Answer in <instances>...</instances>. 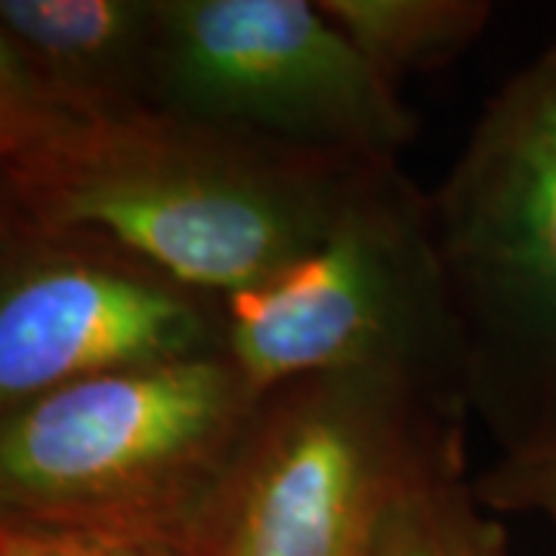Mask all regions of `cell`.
Here are the masks:
<instances>
[{"instance_id": "1", "label": "cell", "mask_w": 556, "mask_h": 556, "mask_svg": "<svg viewBox=\"0 0 556 556\" xmlns=\"http://www.w3.org/2000/svg\"><path fill=\"white\" fill-rule=\"evenodd\" d=\"M199 121H78L25 161L43 226L115 241L179 285L226 300L328 236L358 167Z\"/></svg>"}, {"instance_id": "2", "label": "cell", "mask_w": 556, "mask_h": 556, "mask_svg": "<svg viewBox=\"0 0 556 556\" xmlns=\"http://www.w3.org/2000/svg\"><path fill=\"white\" fill-rule=\"evenodd\" d=\"M260 399L223 350L53 390L0 417V519L199 556Z\"/></svg>"}, {"instance_id": "3", "label": "cell", "mask_w": 556, "mask_h": 556, "mask_svg": "<svg viewBox=\"0 0 556 556\" xmlns=\"http://www.w3.org/2000/svg\"><path fill=\"white\" fill-rule=\"evenodd\" d=\"M427 217L467 408L526 448L556 430V43L482 105Z\"/></svg>"}, {"instance_id": "4", "label": "cell", "mask_w": 556, "mask_h": 556, "mask_svg": "<svg viewBox=\"0 0 556 556\" xmlns=\"http://www.w3.org/2000/svg\"><path fill=\"white\" fill-rule=\"evenodd\" d=\"M467 405L399 371H328L260 399L199 556H368L417 482L464 467Z\"/></svg>"}, {"instance_id": "5", "label": "cell", "mask_w": 556, "mask_h": 556, "mask_svg": "<svg viewBox=\"0 0 556 556\" xmlns=\"http://www.w3.org/2000/svg\"><path fill=\"white\" fill-rule=\"evenodd\" d=\"M223 353L260 393L306 375L399 371L467 405L427 192L399 161L362 164L318 248L223 300Z\"/></svg>"}, {"instance_id": "6", "label": "cell", "mask_w": 556, "mask_h": 556, "mask_svg": "<svg viewBox=\"0 0 556 556\" xmlns=\"http://www.w3.org/2000/svg\"><path fill=\"white\" fill-rule=\"evenodd\" d=\"M149 109L353 161H399L417 130L318 0H159Z\"/></svg>"}, {"instance_id": "7", "label": "cell", "mask_w": 556, "mask_h": 556, "mask_svg": "<svg viewBox=\"0 0 556 556\" xmlns=\"http://www.w3.org/2000/svg\"><path fill=\"white\" fill-rule=\"evenodd\" d=\"M223 350V300L115 244L50 251L0 285V417L68 383Z\"/></svg>"}, {"instance_id": "8", "label": "cell", "mask_w": 556, "mask_h": 556, "mask_svg": "<svg viewBox=\"0 0 556 556\" xmlns=\"http://www.w3.org/2000/svg\"><path fill=\"white\" fill-rule=\"evenodd\" d=\"M0 25L31 68L40 62L60 80V105L65 93L78 121L149 109L159 0H0Z\"/></svg>"}, {"instance_id": "9", "label": "cell", "mask_w": 556, "mask_h": 556, "mask_svg": "<svg viewBox=\"0 0 556 556\" xmlns=\"http://www.w3.org/2000/svg\"><path fill=\"white\" fill-rule=\"evenodd\" d=\"M318 7L396 90L402 78L445 68L467 53L495 16L485 0H318Z\"/></svg>"}, {"instance_id": "10", "label": "cell", "mask_w": 556, "mask_h": 556, "mask_svg": "<svg viewBox=\"0 0 556 556\" xmlns=\"http://www.w3.org/2000/svg\"><path fill=\"white\" fill-rule=\"evenodd\" d=\"M368 556H507V532L464 467H448L399 497Z\"/></svg>"}, {"instance_id": "11", "label": "cell", "mask_w": 556, "mask_h": 556, "mask_svg": "<svg viewBox=\"0 0 556 556\" xmlns=\"http://www.w3.org/2000/svg\"><path fill=\"white\" fill-rule=\"evenodd\" d=\"M72 124L78 121L50 97L20 43L0 25V152H20L28 161Z\"/></svg>"}, {"instance_id": "12", "label": "cell", "mask_w": 556, "mask_h": 556, "mask_svg": "<svg viewBox=\"0 0 556 556\" xmlns=\"http://www.w3.org/2000/svg\"><path fill=\"white\" fill-rule=\"evenodd\" d=\"M473 492L492 514H532L556 526V430L526 448L497 455Z\"/></svg>"}, {"instance_id": "13", "label": "cell", "mask_w": 556, "mask_h": 556, "mask_svg": "<svg viewBox=\"0 0 556 556\" xmlns=\"http://www.w3.org/2000/svg\"><path fill=\"white\" fill-rule=\"evenodd\" d=\"M0 556H182L164 547L130 544L115 538L84 535L65 529H40L0 519Z\"/></svg>"}]
</instances>
